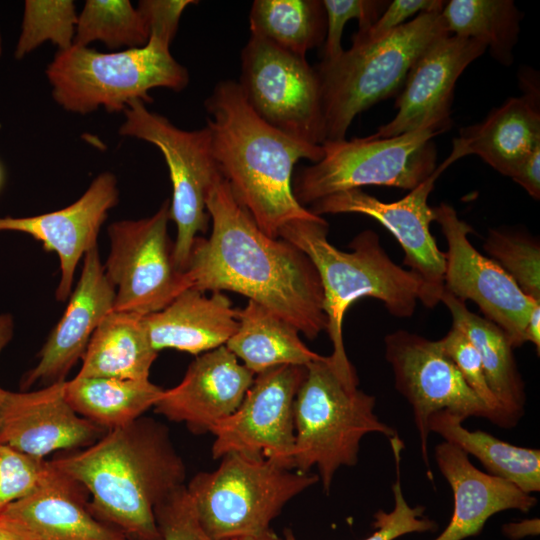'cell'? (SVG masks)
Wrapping results in <instances>:
<instances>
[{"label":"cell","instance_id":"6da1fadb","mask_svg":"<svg viewBox=\"0 0 540 540\" xmlns=\"http://www.w3.org/2000/svg\"><path fill=\"white\" fill-rule=\"evenodd\" d=\"M206 209L212 230L192 246L185 270L191 288L244 295L308 339L325 330L323 289L308 256L290 242L266 235L220 173L208 192Z\"/></svg>","mask_w":540,"mask_h":540},{"label":"cell","instance_id":"7a4b0ae2","mask_svg":"<svg viewBox=\"0 0 540 540\" xmlns=\"http://www.w3.org/2000/svg\"><path fill=\"white\" fill-rule=\"evenodd\" d=\"M49 462L91 494L92 514L126 540H161L155 507L183 486L186 476L167 428L141 417Z\"/></svg>","mask_w":540,"mask_h":540},{"label":"cell","instance_id":"3957f363","mask_svg":"<svg viewBox=\"0 0 540 540\" xmlns=\"http://www.w3.org/2000/svg\"><path fill=\"white\" fill-rule=\"evenodd\" d=\"M212 153L235 199L269 237L296 220L321 216L295 198L292 174L301 159L315 163L321 145L289 137L263 121L246 102L238 82L217 83L205 100Z\"/></svg>","mask_w":540,"mask_h":540},{"label":"cell","instance_id":"277c9868","mask_svg":"<svg viewBox=\"0 0 540 540\" xmlns=\"http://www.w3.org/2000/svg\"><path fill=\"white\" fill-rule=\"evenodd\" d=\"M327 234L328 224L322 218L292 221L280 229L278 237L299 248L315 266L323 289L325 330L333 346L328 360L343 383L358 387L343 341L348 308L363 297H372L392 316L409 318L419 300L421 283L413 272L390 259L376 232L364 230L356 235L349 252L333 246Z\"/></svg>","mask_w":540,"mask_h":540},{"label":"cell","instance_id":"5b68a950","mask_svg":"<svg viewBox=\"0 0 540 540\" xmlns=\"http://www.w3.org/2000/svg\"><path fill=\"white\" fill-rule=\"evenodd\" d=\"M449 34L441 11L421 12L389 34L372 41L352 39V46L317 72L325 122V141L345 139L354 118L403 87L422 53Z\"/></svg>","mask_w":540,"mask_h":540},{"label":"cell","instance_id":"8992f818","mask_svg":"<svg viewBox=\"0 0 540 540\" xmlns=\"http://www.w3.org/2000/svg\"><path fill=\"white\" fill-rule=\"evenodd\" d=\"M54 101L81 115L103 107L124 111L133 100L151 103L149 91H182L189 83L187 69L170 53V44L150 37L141 47L103 53L72 45L58 51L46 68Z\"/></svg>","mask_w":540,"mask_h":540},{"label":"cell","instance_id":"52a82bcc","mask_svg":"<svg viewBox=\"0 0 540 540\" xmlns=\"http://www.w3.org/2000/svg\"><path fill=\"white\" fill-rule=\"evenodd\" d=\"M376 398L343 383L328 356L309 363L294 401L293 469L317 467L323 489L329 492L341 466H354L362 438L379 433L397 436L374 412Z\"/></svg>","mask_w":540,"mask_h":540},{"label":"cell","instance_id":"ba28073f","mask_svg":"<svg viewBox=\"0 0 540 540\" xmlns=\"http://www.w3.org/2000/svg\"><path fill=\"white\" fill-rule=\"evenodd\" d=\"M221 459L215 470L196 474L186 487L202 526L216 540L270 530L284 506L319 481L317 474L263 458L229 453Z\"/></svg>","mask_w":540,"mask_h":540},{"label":"cell","instance_id":"9c48e42d","mask_svg":"<svg viewBox=\"0 0 540 540\" xmlns=\"http://www.w3.org/2000/svg\"><path fill=\"white\" fill-rule=\"evenodd\" d=\"M438 134L426 128L390 138L324 141L323 157L297 174L295 198L304 206L367 185L410 191L437 168L432 138Z\"/></svg>","mask_w":540,"mask_h":540},{"label":"cell","instance_id":"30bf717a","mask_svg":"<svg viewBox=\"0 0 540 540\" xmlns=\"http://www.w3.org/2000/svg\"><path fill=\"white\" fill-rule=\"evenodd\" d=\"M123 113L119 134L153 144L167 164L172 183L170 218L177 227L173 257L177 268L185 271L195 239L208 228L206 198L219 175L210 130L207 126L192 131L180 129L148 110L141 100L131 101Z\"/></svg>","mask_w":540,"mask_h":540},{"label":"cell","instance_id":"8fae6325","mask_svg":"<svg viewBox=\"0 0 540 540\" xmlns=\"http://www.w3.org/2000/svg\"><path fill=\"white\" fill-rule=\"evenodd\" d=\"M251 109L267 124L296 140H326L320 82L306 57L251 35L241 52L238 82Z\"/></svg>","mask_w":540,"mask_h":540},{"label":"cell","instance_id":"7c38bea8","mask_svg":"<svg viewBox=\"0 0 540 540\" xmlns=\"http://www.w3.org/2000/svg\"><path fill=\"white\" fill-rule=\"evenodd\" d=\"M170 219L166 200L150 217L110 224V251L103 265L116 291L114 311L143 317L162 310L191 288L186 272L174 261Z\"/></svg>","mask_w":540,"mask_h":540},{"label":"cell","instance_id":"4fadbf2b","mask_svg":"<svg viewBox=\"0 0 540 540\" xmlns=\"http://www.w3.org/2000/svg\"><path fill=\"white\" fill-rule=\"evenodd\" d=\"M385 359L390 364L397 391L412 407L424 463L429 467V418L449 411L460 416L485 418L505 427L498 414L469 388L438 341L397 330L384 338Z\"/></svg>","mask_w":540,"mask_h":540},{"label":"cell","instance_id":"5bb4252c","mask_svg":"<svg viewBox=\"0 0 540 540\" xmlns=\"http://www.w3.org/2000/svg\"><path fill=\"white\" fill-rule=\"evenodd\" d=\"M305 375L295 365L256 374L238 408L212 428L213 458L238 453L293 470L294 401Z\"/></svg>","mask_w":540,"mask_h":540},{"label":"cell","instance_id":"9a60e30c","mask_svg":"<svg viewBox=\"0 0 540 540\" xmlns=\"http://www.w3.org/2000/svg\"><path fill=\"white\" fill-rule=\"evenodd\" d=\"M448 166L444 161L425 181L394 202H383L362 189H353L316 201L311 211L319 216L362 214L380 223L398 241L404 251L403 263L418 277L419 301L432 309L440 302L444 291L445 254L430 232L435 214L428 197L435 181Z\"/></svg>","mask_w":540,"mask_h":540},{"label":"cell","instance_id":"2e32d148","mask_svg":"<svg viewBox=\"0 0 540 540\" xmlns=\"http://www.w3.org/2000/svg\"><path fill=\"white\" fill-rule=\"evenodd\" d=\"M435 222L447 243L444 290L462 302H474L484 318L500 327L513 348L522 346L533 304L515 281L469 241L473 231L449 204L433 207Z\"/></svg>","mask_w":540,"mask_h":540},{"label":"cell","instance_id":"e0dca14e","mask_svg":"<svg viewBox=\"0 0 540 540\" xmlns=\"http://www.w3.org/2000/svg\"><path fill=\"white\" fill-rule=\"evenodd\" d=\"M486 49L472 38L447 34L436 39L410 69L395 103L394 118L371 136L390 138L426 128L439 133L448 130L456 82Z\"/></svg>","mask_w":540,"mask_h":540},{"label":"cell","instance_id":"ac0fdd59","mask_svg":"<svg viewBox=\"0 0 540 540\" xmlns=\"http://www.w3.org/2000/svg\"><path fill=\"white\" fill-rule=\"evenodd\" d=\"M118 200L117 179L106 171L99 174L84 194L69 206L30 217H0V231L26 233L40 241L46 251L57 254L60 280L56 298L64 302L71 295L80 259L97 246L100 228Z\"/></svg>","mask_w":540,"mask_h":540},{"label":"cell","instance_id":"d6986e66","mask_svg":"<svg viewBox=\"0 0 540 540\" xmlns=\"http://www.w3.org/2000/svg\"><path fill=\"white\" fill-rule=\"evenodd\" d=\"M59 381L30 392L6 391L0 408V444L44 459L54 451L93 444L105 429L77 414Z\"/></svg>","mask_w":540,"mask_h":540},{"label":"cell","instance_id":"ffe728a7","mask_svg":"<svg viewBox=\"0 0 540 540\" xmlns=\"http://www.w3.org/2000/svg\"><path fill=\"white\" fill-rule=\"evenodd\" d=\"M254 377L225 345L218 347L190 363L181 382L164 390L155 412L193 433L211 432L238 408Z\"/></svg>","mask_w":540,"mask_h":540},{"label":"cell","instance_id":"44dd1931","mask_svg":"<svg viewBox=\"0 0 540 540\" xmlns=\"http://www.w3.org/2000/svg\"><path fill=\"white\" fill-rule=\"evenodd\" d=\"M115 295L95 246L84 255L81 275L67 308L40 350L37 365L25 374L22 388L38 381L47 385L64 381L83 357L96 328L113 311Z\"/></svg>","mask_w":540,"mask_h":540},{"label":"cell","instance_id":"7402d4cb","mask_svg":"<svg viewBox=\"0 0 540 540\" xmlns=\"http://www.w3.org/2000/svg\"><path fill=\"white\" fill-rule=\"evenodd\" d=\"M437 466L454 497L450 522L434 540H464L478 535L496 513L516 509L529 512L536 497L513 483L477 469L457 446L442 442L435 447Z\"/></svg>","mask_w":540,"mask_h":540},{"label":"cell","instance_id":"603a6c76","mask_svg":"<svg viewBox=\"0 0 540 540\" xmlns=\"http://www.w3.org/2000/svg\"><path fill=\"white\" fill-rule=\"evenodd\" d=\"M81 488L48 461L38 485L2 513L38 540H126L121 532L92 514Z\"/></svg>","mask_w":540,"mask_h":540},{"label":"cell","instance_id":"cb8c5ba5","mask_svg":"<svg viewBox=\"0 0 540 540\" xmlns=\"http://www.w3.org/2000/svg\"><path fill=\"white\" fill-rule=\"evenodd\" d=\"M238 314L239 309L222 292L207 296L188 288L142 321L155 351L175 349L200 355L227 343L238 328Z\"/></svg>","mask_w":540,"mask_h":540},{"label":"cell","instance_id":"d4e9b609","mask_svg":"<svg viewBox=\"0 0 540 540\" xmlns=\"http://www.w3.org/2000/svg\"><path fill=\"white\" fill-rule=\"evenodd\" d=\"M540 144L539 100L511 97L480 123L460 129L445 160L476 155L502 175L510 177L522 159Z\"/></svg>","mask_w":540,"mask_h":540},{"label":"cell","instance_id":"484cf974","mask_svg":"<svg viewBox=\"0 0 540 540\" xmlns=\"http://www.w3.org/2000/svg\"><path fill=\"white\" fill-rule=\"evenodd\" d=\"M440 302L449 310L453 327L459 329L477 350L488 385L514 426L524 413L526 395L508 336L496 324L471 312L465 302L445 290Z\"/></svg>","mask_w":540,"mask_h":540},{"label":"cell","instance_id":"4316f807","mask_svg":"<svg viewBox=\"0 0 540 540\" xmlns=\"http://www.w3.org/2000/svg\"><path fill=\"white\" fill-rule=\"evenodd\" d=\"M157 355L142 316L113 310L93 333L76 376L148 380Z\"/></svg>","mask_w":540,"mask_h":540},{"label":"cell","instance_id":"83f0119b","mask_svg":"<svg viewBox=\"0 0 540 540\" xmlns=\"http://www.w3.org/2000/svg\"><path fill=\"white\" fill-rule=\"evenodd\" d=\"M225 346L254 375L278 366H307L322 357L302 342L295 327L252 300L239 309L238 328Z\"/></svg>","mask_w":540,"mask_h":540},{"label":"cell","instance_id":"f1b7e54d","mask_svg":"<svg viewBox=\"0 0 540 540\" xmlns=\"http://www.w3.org/2000/svg\"><path fill=\"white\" fill-rule=\"evenodd\" d=\"M460 416L443 410L429 418V431L476 457L489 474L503 478L526 493L540 490V452L502 441L481 430L466 429Z\"/></svg>","mask_w":540,"mask_h":540},{"label":"cell","instance_id":"f546056e","mask_svg":"<svg viewBox=\"0 0 540 540\" xmlns=\"http://www.w3.org/2000/svg\"><path fill=\"white\" fill-rule=\"evenodd\" d=\"M163 392L149 379L75 376L65 382L66 400L74 411L108 431L140 418Z\"/></svg>","mask_w":540,"mask_h":540},{"label":"cell","instance_id":"4dcf8cb0","mask_svg":"<svg viewBox=\"0 0 540 540\" xmlns=\"http://www.w3.org/2000/svg\"><path fill=\"white\" fill-rule=\"evenodd\" d=\"M249 26L251 35L305 57L324 43L327 19L322 0H255Z\"/></svg>","mask_w":540,"mask_h":540},{"label":"cell","instance_id":"1f68e13d","mask_svg":"<svg viewBox=\"0 0 540 540\" xmlns=\"http://www.w3.org/2000/svg\"><path fill=\"white\" fill-rule=\"evenodd\" d=\"M441 16L449 34L476 39L502 65L514 61L520 12L512 0H450Z\"/></svg>","mask_w":540,"mask_h":540},{"label":"cell","instance_id":"d6a6232c","mask_svg":"<svg viewBox=\"0 0 540 540\" xmlns=\"http://www.w3.org/2000/svg\"><path fill=\"white\" fill-rule=\"evenodd\" d=\"M149 40L137 9L128 0H87L78 15L73 45L88 47L94 41L109 49L137 48Z\"/></svg>","mask_w":540,"mask_h":540},{"label":"cell","instance_id":"836d02e7","mask_svg":"<svg viewBox=\"0 0 540 540\" xmlns=\"http://www.w3.org/2000/svg\"><path fill=\"white\" fill-rule=\"evenodd\" d=\"M78 15L72 0H27L15 48L20 60L46 41L59 51L73 45Z\"/></svg>","mask_w":540,"mask_h":540},{"label":"cell","instance_id":"e575fe53","mask_svg":"<svg viewBox=\"0 0 540 540\" xmlns=\"http://www.w3.org/2000/svg\"><path fill=\"white\" fill-rule=\"evenodd\" d=\"M483 248L531 299L540 301V246L512 229H490Z\"/></svg>","mask_w":540,"mask_h":540},{"label":"cell","instance_id":"d590c367","mask_svg":"<svg viewBox=\"0 0 540 540\" xmlns=\"http://www.w3.org/2000/svg\"><path fill=\"white\" fill-rule=\"evenodd\" d=\"M390 442L397 470V478L392 486L394 508L390 512L379 510L375 513L373 522L375 531L363 540H395L406 534L434 531L437 528V524L424 515V507H411L406 501L400 480V452L403 446L400 439H393ZM281 540L297 539L293 532L287 529Z\"/></svg>","mask_w":540,"mask_h":540},{"label":"cell","instance_id":"8d00e7d4","mask_svg":"<svg viewBox=\"0 0 540 540\" xmlns=\"http://www.w3.org/2000/svg\"><path fill=\"white\" fill-rule=\"evenodd\" d=\"M437 341L443 352L454 363L469 388L488 408L500 416L505 428L512 427V423L503 413L488 385L480 356L468 338L459 329L452 326L449 332Z\"/></svg>","mask_w":540,"mask_h":540},{"label":"cell","instance_id":"74e56055","mask_svg":"<svg viewBox=\"0 0 540 540\" xmlns=\"http://www.w3.org/2000/svg\"><path fill=\"white\" fill-rule=\"evenodd\" d=\"M390 1L383 0H322L327 19L322 61H332L344 51L341 45L345 24L359 22L358 30L369 28L384 12Z\"/></svg>","mask_w":540,"mask_h":540},{"label":"cell","instance_id":"f35d334b","mask_svg":"<svg viewBox=\"0 0 540 540\" xmlns=\"http://www.w3.org/2000/svg\"><path fill=\"white\" fill-rule=\"evenodd\" d=\"M47 461L0 444V512L27 496L40 482Z\"/></svg>","mask_w":540,"mask_h":540},{"label":"cell","instance_id":"ab89813d","mask_svg":"<svg viewBox=\"0 0 540 540\" xmlns=\"http://www.w3.org/2000/svg\"><path fill=\"white\" fill-rule=\"evenodd\" d=\"M154 513L161 540H216L202 526L184 485L161 501Z\"/></svg>","mask_w":540,"mask_h":540},{"label":"cell","instance_id":"60d3db41","mask_svg":"<svg viewBox=\"0 0 540 540\" xmlns=\"http://www.w3.org/2000/svg\"><path fill=\"white\" fill-rule=\"evenodd\" d=\"M197 3L193 0H141L136 9L149 38L155 37L171 44L184 10L189 5Z\"/></svg>","mask_w":540,"mask_h":540},{"label":"cell","instance_id":"b9f144b4","mask_svg":"<svg viewBox=\"0 0 540 540\" xmlns=\"http://www.w3.org/2000/svg\"><path fill=\"white\" fill-rule=\"evenodd\" d=\"M446 1L441 0H394L390 1L384 12L369 28L358 30L353 40L372 41L384 37L414 14L442 11Z\"/></svg>","mask_w":540,"mask_h":540},{"label":"cell","instance_id":"7bdbcfd3","mask_svg":"<svg viewBox=\"0 0 540 540\" xmlns=\"http://www.w3.org/2000/svg\"><path fill=\"white\" fill-rule=\"evenodd\" d=\"M533 199L540 198V144L535 146L518 164L510 176Z\"/></svg>","mask_w":540,"mask_h":540},{"label":"cell","instance_id":"ee69618b","mask_svg":"<svg viewBox=\"0 0 540 540\" xmlns=\"http://www.w3.org/2000/svg\"><path fill=\"white\" fill-rule=\"evenodd\" d=\"M538 518L526 519L520 522H511L502 527L504 535L512 540H519L528 536H537L540 531Z\"/></svg>","mask_w":540,"mask_h":540},{"label":"cell","instance_id":"f6af8a7d","mask_svg":"<svg viewBox=\"0 0 540 540\" xmlns=\"http://www.w3.org/2000/svg\"><path fill=\"white\" fill-rule=\"evenodd\" d=\"M0 540H38L21 524L0 512Z\"/></svg>","mask_w":540,"mask_h":540},{"label":"cell","instance_id":"bcb514c9","mask_svg":"<svg viewBox=\"0 0 540 540\" xmlns=\"http://www.w3.org/2000/svg\"><path fill=\"white\" fill-rule=\"evenodd\" d=\"M525 340L532 343L539 354L540 351V301H536L529 313L525 326Z\"/></svg>","mask_w":540,"mask_h":540},{"label":"cell","instance_id":"7dc6e473","mask_svg":"<svg viewBox=\"0 0 540 540\" xmlns=\"http://www.w3.org/2000/svg\"><path fill=\"white\" fill-rule=\"evenodd\" d=\"M14 332V321L10 314L0 315V354L11 341Z\"/></svg>","mask_w":540,"mask_h":540},{"label":"cell","instance_id":"c3c4849f","mask_svg":"<svg viewBox=\"0 0 540 540\" xmlns=\"http://www.w3.org/2000/svg\"><path fill=\"white\" fill-rule=\"evenodd\" d=\"M233 540H281L271 529L257 534V535H251V536H244L240 538H236Z\"/></svg>","mask_w":540,"mask_h":540},{"label":"cell","instance_id":"681fc988","mask_svg":"<svg viewBox=\"0 0 540 540\" xmlns=\"http://www.w3.org/2000/svg\"><path fill=\"white\" fill-rule=\"evenodd\" d=\"M7 390H4L0 387V408H1V404H2V401L4 399V396H5V393H6Z\"/></svg>","mask_w":540,"mask_h":540},{"label":"cell","instance_id":"f907efd6","mask_svg":"<svg viewBox=\"0 0 540 540\" xmlns=\"http://www.w3.org/2000/svg\"><path fill=\"white\" fill-rule=\"evenodd\" d=\"M3 184V170H2V167H1V164H0V188Z\"/></svg>","mask_w":540,"mask_h":540},{"label":"cell","instance_id":"816d5d0a","mask_svg":"<svg viewBox=\"0 0 540 540\" xmlns=\"http://www.w3.org/2000/svg\"><path fill=\"white\" fill-rule=\"evenodd\" d=\"M2 54V39H1V34H0V56Z\"/></svg>","mask_w":540,"mask_h":540}]
</instances>
